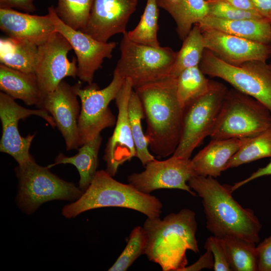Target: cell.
<instances>
[{"label":"cell","instance_id":"6da1fadb","mask_svg":"<svg viewBox=\"0 0 271 271\" xmlns=\"http://www.w3.org/2000/svg\"><path fill=\"white\" fill-rule=\"evenodd\" d=\"M134 90L144 109L149 150L160 158L172 155L181 140L184 110L177 98V77L169 76Z\"/></svg>","mask_w":271,"mask_h":271},{"label":"cell","instance_id":"7a4b0ae2","mask_svg":"<svg viewBox=\"0 0 271 271\" xmlns=\"http://www.w3.org/2000/svg\"><path fill=\"white\" fill-rule=\"evenodd\" d=\"M188 184L202 198L206 227L214 236H230L257 243L261 224L253 210L242 207L232 197L231 186L211 176L194 175Z\"/></svg>","mask_w":271,"mask_h":271},{"label":"cell","instance_id":"3957f363","mask_svg":"<svg viewBox=\"0 0 271 271\" xmlns=\"http://www.w3.org/2000/svg\"><path fill=\"white\" fill-rule=\"evenodd\" d=\"M148 237L146 255L163 271H181L188 263L186 251H199L195 212L184 208L161 219L147 217L143 226Z\"/></svg>","mask_w":271,"mask_h":271},{"label":"cell","instance_id":"277c9868","mask_svg":"<svg viewBox=\"0 0 271 271\" xmlns=\"http://www.w3.org/2000/svg\"><path fill=\"white\" fill-rule=\"evenodd\" d=\"M106 207L132 209L147 217L155 218L160 217L163 204L155 196L143 193L129 183L118 182L102 170L97 171L77 200L63 207L62 213L71 218L89 210Z\"/></svg>","mask_w":271,"mask_h":271},{"label":"cell","instance_id":"5b68a950","mask_svg":"<svg viewBox=\"0 0 271 271\" xmlns=\"http://www.w3.org/2000/svg\"><path fill=\"white\" fill-rule=\"evenodd\" d=\"M271 127V112L262 103L234 88L228 89L211 140L250 138Z\"/></svg>","mask_w":271,"mask_h":271},{"label":"cell","instance_id":"8992f818","mask_svg":"<svg viewBox=\"0 0 271 271\" xmlns=\"http://www.w3.org/2000/svg\"><path fill=\"white\" fill-rule=\"evenodd\" d=\"M120 57L115 70L131 80L133 89L170 76L177 52L169 47H154L130 40L126 32L120 43Z\"/></svg>","mask_w":271,"mask_h":271},{"label":"cell","instance_id":"52a82bcc","mask_svg":"<svg viewBox=\"0 0 271 271\" xmlns=\"http://www.w3.org/2000/svg\"><path fill=\"white\" fill-rule=\"evenodd\" d=\"M19 181L17 201L25 212H34L42 204L54 200H77L83 192L71 182L38 165L34 158L15 169Z\"/></svg>","mask_w":271,"mask_h":271},{"label":"cell","instance_id":"ba28073f","mask_svg":"<svg viewBox=\"0 0 271 271\" xmlns=\"http://www.w3.org/2000/svg\"><path fill=\"white\" fill-rule=\"evenodd\" d=\"M199 67L205 75L224 80L262 103L271 112V70L266 62L252 60L233 65L205 49Z\"/></svg>","mask_w":271,"mask_h":271},{"label":"cell","instance_id":"9c48e42d","mask_svg":"<svg viewBox=\"0 0 271 271\" xmlns=\"http://www.w3.org/2000/svg\"><path fill=\"white\" fill-rule=\"evenodd\" d=\"M227 90L222 83L211 80L207 91L184 107L181 140L172 155L189 159L210 136Z\"/></svg>","mask_w":271,"mask_h":271},{"label":"cell","instance_id":"30bf717a","mask_svg":"<svg viewBox=\"0 0 271 271\" xmlns=\"http://www.w3.org/2000/svg\"><path fill=\"white\" fill-rule=\"evenodd\" d=\"M124 80L114 70L111 81L102 89L93 82L82 88L79 82L74 85L81 101L78 120L79 147L100 134L103 129L115 125L116 118L108 105L115 99Z\"/></svg>","mask_w":271,"mask_h":271},{"label":"cell","instance_id":"8fae6325","mask_svg":"<svg viewBox=\"0 0 271 271\" xmlns=\"http://www.w3.org/2000/svg\"><path fill=\"white\" fill-rule=\"evenodd\" d=\"M32 115L43 118L53 128L56 127L53 117L46 110L25 108L8 94L0 92V119L2 126L0 151L11 156L19 165L33 158L29 153V149L35 134L23 137L18 129L19 121Z\"/></svg>","mask_w":271,"mask_h":271},{"label":"cell","instance_id":"7c38bea8","mask_svg":"<svg viewBox=\"0 0 271 271\" xmlns=\"http://www.w3.org/2000/svg\"><path fill=\"white\" fill-rule=\"evenodd\" d=\"M145 167L143 171L133 173L127 178L128 183L141 192L151 194L158 189H177L196 196L188 184L195 175L190 159L172 155L163 161L154 159Z\"/></svg>","mask_w":271,"mask_h":271},{"label":"cell","instance_id":"4fadbf2b","mask_svg":"<svg viewBox=\"0 0 271 271\" xmlns=\"http://www.w3.org/2000/svg\"><path fill=\"white\" fill-rule=\"evenodd\" d=\"M72 50L68 40L57 31L38 46L35 73L43 98L54 91L64 78L77 76V59L70 61L67 57Z\"/></svg>","mask_w":271,"mask_h":271},{"label":"cell","instance_id":"5bb4252c","mask_svg":"<svg viewBox=\"0 0 271 271\" xmlns=\"http://www.w3.org/2000/svg\"><path fill=\"white\" fill-rule=\"evenodd\" d=\"M48 11L56 31L68 40L76 55L77 76L83 82L91 83L95 72L101 67L104 60L112 57L116 43L99 41L81 30L70 27L59 18L53 6L48 8Z\"/></svg>","mask_w":271,"mask_h":271},{"label":"cell","instance_id":"9a60e30c","mask_svg":"<svg viewBox=\"0 0 271 271\" xmlns=\"http://www.w3.org/2000/svg\"><path fill=\"white\" fill-rule=\"evenodd\" d=\"M133 90L131 80L125 78L114 99L118 114L114 129L106 144L103 156L105 171L112 177L116 175L119 166L136 156L128 112L129 99Z\"/></svg>","mask_w":271,"mask_h":271},{"label":"cell","instance_id":"2e32d148","mask_svg":"<svg viewBox=\"0 0 271 271\" xmlns=\"http://www.w3.org/2000/svg\"><path fill=\"white\" fill-rule=\"evenodd\" d=\"M77 97L74 85L63 80L54 91L45 95L40 107L53 117L67 151L79 147L78 120L80 107Z\"/></svg>","mask_w":271,"mask_h":271},{"label":"cell","instance_id":"e0dca14e","mask_svg":"<svg viewBox=\"0 0 271 271\" xmlns=\"http://www.w3.org/2000/svg\"><path fill=\"white\" fill-rule=\"evenodd\" d=\"M204 45L224 62L235 66L271 57V45L259 43L213 29H200Z\"/></svg>","mask_w":271,"mask_h":271},{"label":"cell","instance_id":"ac0fdd59","mask_svg":"<svg viewBox=\"0 0 271 271\" xmlns=\"http://www.w3.org/2000/svg\"><path fill=\"white\" fill-rule=\"evenodd\" d=\"M138 0H93L87 24L83 32L103 42L112 36L124 34Z\"/></svg>","mask_w":271,"mask_h":271},{"label":"cell","instance_id":"d6986e66","mask_svg":"<svg viewBox=\"0 0 271 271\" xmlns=\"http://www.w3.org/2000/svg\"><path fill=\"white\" fill-rule=\"evenodd\" d=\"M0 29L8 37L24 38L39 46L56 31L50 15H31L0 8Z\"/></svg>","mask_w":271,"mask_h":271},{"label":"cell","instance_id":"ffe728a7","mask_svg":"<svg viewBox=\"0 0 271 271\" xmlns=\"http://www.w3.org/2000/svg\"><path fill=\"white\" fill-rule=\"evenodd\" d=\"M248 138L211 140L191 160L195 175L217 178Z\"/></svg>","mask_w":271,"mask_h":271},{"label":"cell","instance_id":"44dd1931","mask_svg":"<svg viewBox=\"0 0 271 271\" xmlns=\"http://www.w3.org/2000/svg\"><path fill=\"white\" fill-rule=\"evenodd\" d=\"M259 43L271 45V23L266 19L225 20L207 16L196 24Z\"/></svg>","mask_w":271,"mask_h":271},{"label":"cell","instance_id":"7402d4cb","mask_svg":"<svg viewBox=\"0 0 271 271\" xmlns=\"http://www.w3.org/2000/svg\"><path fill=\"white\" fill-rule=\"evenodd\" d=\"M0 89L13 99L40 108L43 100L34 72H25L0 64Z\"/></svg>","mask_w":271,"mask_h":271},{"label":"cell","instance_id":"603a6c76","mask_svg":"<svg viewBox=\"0 0 271 271\" xmlns=\"http://www.w3.org/2000/svg\"><path fill=\"white\" fill-rule=\"evenodd\" d=\"M159 8L167 11L176 24L179 38L183 40L192 27L208 15L206 0H157Z\"/></svg>","mask_w":271,"mask_h":271},{"label":"cell","instance_id":"cb8c5ba5","mask_svg":"<svg viewBox=\"0 0 271 271\" xmlns=\"http://www.w3.org/2000/svg\"><path fill=\"white\" fill-rule=\"evenodd\" d=\"M38 46L21 38L3 37L0 39V63L25 72H34Z\"/></svg>","mask_w":271,"mask_h":271},{"label":"cell","instance_id":"d4e9b609","mask_svg":"<svg viewBox=\"0 0 271 271\" xmlns=\"http://www.w3.org/2000/svg\"><path fill=\"white\" fill-rule=\"evenodd\" d=\"M102 142L99 134L94 139L85 143L78 149V152L72 157L60 153L54 163L49 165L50 168L59 164H70L74 166L80 175L79 188L83 192L93 179L98 166V153Z\"/></svg>","mask_w":271,"mask_h":271},{"label":"cell","instance_id":"484cf974","mask_svg":"<svg viewBox=\"0 0 271 271\" xmlns=\"http://www.w3.org/2000/svg\"><path fill=\"white\" fill-rule=\"evenodd\" d=\"M183 41L180 50L177 52L170 76L177 77L183 70L199 66L205 50L201 30L196 24Z\"/></svg>","mask_w":271,"mask_h":271},{"label":"cell","instance_id":"4316f807","mask_svg":"<svg viewBox=\"0 0 271 271\" xmlns=\"http://www.w3.org/2000/svg\"><path fill=\"white\" fill-rule=\"evenodd\" d=\"M233 271H257L255 243L236 237H221Z\"/></svg>","mask_w":271,"mask_h":271},{"label":"cell","instance_id":"83f0119b","mask_svg":"<svg viewBox=\"0 0 271 271\" xmlns=\"http://www.w3.org/2000/svg\"><path fill=\"white\" fill-rule=\"evenodd\" d=\"M128 112L131 134L133 140L136 156L144 166L155 159L150 152L148 140L144 133L142 120L145 114L142 102L137 92L133 89L130 94Z\"/></svg>","mask_w":271,"mask_h":271},{"label":"cell","instance_id":"f1b7e54d","mask_svg":"<svg viewBox=\"0 0 271 271\" xmlns=\"http://www.w3.org/2000/svg\"><path fill=\"white\" fill-rule=\"evenodd\" d=\"M211 80L207 79L199 66L187 68L177 77V95L184 107L208 90Z\"/></svg>","mask_w":271,"mask_h":271},{"label":"cell","instance_id":"f546056e","mask_svg":"<svg viewBox=\"0 0 271 271\" xmlns=\"http://www.w3.org/2000/svg\"><path fill=\"white\" fill-rule=\"evenodd\" d=\"M267 157H271V127L248 138L229 161L226 170Z\"/></svg>","mask_w":271,"mask_h":271},{"label":"cell","instance_id":"4dcf8cb0","mask_svg":"<svg viewBox=\"0 0 271 271\" xmlns=\"http://www.w3.org/2000/svg\"><path fill=\"white\" fill-rule=\"evenodd\" d=\"M159 7L157 0H147L144 13L136 28L126 32L132 41L154 47H160L158 40Z\"/></svg>","mask_w":271,"mask_h":271},{"label":"cell","instance_id":"1f68e13d","mask_svg":"<svg viewBox=\"0 0 271 271\" xmlns=\"http://www.w3.org/2000/svg\"><path fill=\"white\" fill-rule=\"evenodd\" d=\"M93 0H58L55 7L59 18L73 29L82 30L88 21Z\"/></svg>","mask_w":271,"mask_h":271},{"label":"cell","instance_id":"d6a6232c","mask_svg":"<svg viewBox=\"0 0 271 271\" xmlns=\"http://www.w3.org/2000/svg\"><path fill=\"white\" fill-rule=\"evenodd\" d=\"M148 237L143 227L137 226L131 231L122 252L109 271H126L143 254H145Z\"/></svg>","mask_w":271,"mask_h":271},{"label":"cell","instance_id":"836d02e7","mask_svg":"<svg viewBox=\"0 0 271 271\" xmlns=\"http://www.w3.org/2000/svg\"><path fill=\"white\" fill-rule=\"evenodd\" d=\"M206 2L208 8V15L210 16L230 20L266 19L256 12L241 10L224 2L214 0H206Z\"/></svg>","mask_w":271,"mask_h":271},{"label":"cell","instance_id":"e575fe53","mask_svg":"<svg viewBox=\"0 0 271 271\" xmlns=\"http://www.w3.org/2000/svg\"><path fill=\"white\" fill-rule=\"evenodd\" d=\"M204 247L210 250L213 254L214 270H231L222 238L215 236L208 237L206 240Z\"/></svg>","mask_w":271,"mask_h":271},{"label":"cell","instance_id":"d590c367","mask_svg":"<svg viewBox=\"0 0 271 271\" xmlns=\"http://www.w3.org/2000/svg\"><path fill=\"white\" fill-rule=\"evenodd\" d=\"M257 271H271V235L256 246Z\"/></svg>","mask_w":271,"mask_h":271},{"label":"cell","instance_id":"8d00e7d4","mask_svg":"<svg viewBox=\"0 0 271 271\" xmlns=\"http://www.w3.org/2000/svg\"><path fill=\"white\" fill-rule=\"evenodd\" d=\"M214 257L212 252L206 249V252L193 264L186 266L181 271H198L203 268L213 269Z\"/></svg>","mask_w":271,"mask_h":271},{"label":"cell","instance_id":"74e56055","mask_svg":"<svg viewBox=\"0 0 271 271\" xmlns=\"http://www.w3.org/2000/svg\"><path fill=\"white\" fill-rule=\"evenodd\" d=\"M35 0H0V8L17 9L26 13H34L36 8L34 2Z\"/></svg>","mask_w":271,"mask_h":271},{"label":"cell","instance_id":"f35d334b","mask_svg":"<svg viewBox=\"0 0 271 271\" xmlns=\"http://www.w3.org/2000/svg\"><path fill=\"white\" fill-rule=\"evenodd\" d=\"M269 175H271V160L266 166L258 168L247 178L234 183L233 185L231 186V191L233 192L239 187L254 179Z\"/></svg>","mask_w":271,"mask_h":271},{"label":"cell","instance_id":"ab89813d","mask_svg":"<svg viewBox=\"0 0 271 271\" xmlns=\"http://www.w3.org/2000/svg\"><path fill=\"white\" fill-rule=\"evenodd\" d=\"M256 11L271 23V0H250Z\"/></svg>","mask_w":271,"mask_h":271},{"label":"cell","instance_id":"60d3db41","mask_svg":"<svg viewBox=\"0 0 271 271\" xmlns=\"http://www.w3.org/2000/svg\"><path fill=\"white\" fill-rule=\"evenodd\" d=\"M228 3L237 8L248 11L256 12L250 0H214ZM258 13V12H257Z\"/></svg>","mask_w":271,"mask_h":271},{"label":"cell","instance_id":"b9f144b4","mask_svg":"<svg viewBox=\"0 0 271 271\" xmlns=\"http://www.w3.org/2000/svg\"><path fill=\"white\" fill-rule=\"evenodd\" d=\"M268 66H269V68H270V70H271V61H270V63L268 64Z\"/></svg>","mask_w":271,"mask_h":271}]
</instances>
